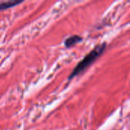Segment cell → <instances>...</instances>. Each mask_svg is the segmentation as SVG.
I'll use <instances>...</instances> for the list:
<instances>
[{
    "label": "cell",
    "instance_id": "3957f363",
    "mask_svg": "<svg viewBox=\"0 0 130 130\" xmlns=\"http://www.w3.org/2000/svg\"><path fill=\"white\" fill-rule=\"evenodd\" d=\"M21 2H22L21 1H7V2H0V11L10 8L14 7Z\"/></svg>",
    "mask_w": 130,
    "mask_h": 130
},
{
    "label": "cell",
    "instance_id": "7a4b0ae2",
    "mask_svg": "<svg viewBox=\"0 0 130 130\" xmlns=\"http://www.w3.org/2000/svg\"><path fill=\"white\" fill-rule=\"evenodd\" d=\"M82 40V37L81 36L73 35V36H71V37H68L65 40V46H66V47L69 48V47H72V46H74L75 44L79 43Z\"/></svg>",
    "mask_w": 130,
    "mask_h": 130
},
{
    "label": "cell",
    "instance_id": "6da1fadb",
    "mask_svg": "<svg viewBox=\"0 0 130 130\" xmlns=\"http://www.w3.org/2000/svg\"><path fill=\"white\" fill-rule=\"evenodd\" d=\"M106 46H107V43H103L101 44L98 45L89 53H88L84 57V59L73 69V71L72 72L71 75L69 77V80H71L72 78H74L75 76L80 74L82 72H83L85 69H86L91 64H92L96 60V59L98 57H99L101 56V54L105 50Z\"/></svg>",
    "mask_w": 130,
    "mask_h": 130
}]
</instances>
